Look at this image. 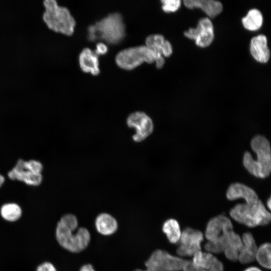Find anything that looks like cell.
<instances>
[{
  "instance_id": "1",
  "label": "cell",
  "mask_w": 271,
  "mask_h": 271,
  "mask_svg": "<svg viewBox=\"0 0 271 271\" xmlns=\"http://www.w3.org/2000/svg\"><path fill=\"white\" fill-rule=\"evenodd\" d=\"M78 222L75 215L67 213L57 221L54 232L56 242L62 248L72 253L85 249L90 241V234L84 227L77 229Z\"/></svg>"
},
{
  "instance_id": "2",
  "label": "cell",
  "mask_w": 271,
  "mask_h": 271,
  "mask_svg": "<svg viewBox=\"0 0 271 271\" xmlns=\"http://www.w3.org/2000/svg\"><path fill=\"white\" fill-rule=\"evenodd\" d=\"M251 147L256 153L254 160L248 152H245L243 159L244 167L254 176L264 178L269 176L271 171V152L268 141L263 136L257 135L251 140Z\"/></svg>"
},
{
  "instance_id": "3",
  "label": "cell",
  "mask_w": 271,
  "mask_h": 271,
  "mask_svg": "<svg viewBox=\"0 0 271 271\" xmlns=\"http://www.w3.org/2000/svg\"><path fill=\"white\" fill-rule=\"evenodd\" d=\"M125 35V27L122 16L113 13L100 20L88 29L90 41L101 39L110 44H116Z\"/></svg>"
},
{
  "instance_id": "4",
  "label": "cell",
  "mask_w": 271,
  "mask_h": 271,
  "mask_svg": "<svg viewBox=\"0 0 271 271\" xmlns=\"http://www.w3.org/2000/svg\"><path fill=\"white\" fill-rule=\"evenodd\" d=\"M43 6V20L50 30L66 36L74 33L76 22L68 8L60 6L55 0H45Z\"/></svg>"
},
{
  "instance_id": "5",
  "label": "cell",
  "mask_w": 271,
  "mask_h": 271,
  "mask_svg": "<svg viewBox=\"0 0 271 271\" xmlns=\"http://www.w3.org/2000/svg\"><path fill=\"white\" fill-rule=\"evenodd\" d=\"M115 63L121 69L130 70L144 62H155L157 68H162L165 64L163 56L156 54L145 45L130 47L119 51L115 58Z\"/></svg>"
},
{
  "instance_id": "6",
  "label": "cell",
  "mask_w": 271,
  "mask_h": 271,
  "mask_svg": "<svg viewBox=\"0 0 271 271\" xmlns=\"http://www.w3.org/2000/svg\"><path fill=\"white\" fill-rule=\"evenodd\" d=\"M229 214L235 221L249 227L267 225L271 219L269 212L259 199L251 206L237 204L230 210Z\"/></svg>"
},
{
  "instance_id": "7",
  "label": "cell",
  "mask_w": 271,
  "mask_h": 271,
  "mask_svg": "<svg viewBox=\"0 0 271 271\" xmlns=\"http://www.w3.org/2000/svg\"><path fill=\"white\" fill-rule=\"evenodd\" d=\"M186 261L181 257L158 249L145 261V269H137L134 271H180L182 270Z\"/></svg>"
},
{
  "instance_id": "8",
  "label": "cell",
  "mask_w": 271,
  "mask_h": 271,
  "mask_svg": "<svg viewBox=\"0 0 271 271\" xmlns=\"http://www.w3.org/2000/svg\"><path fill=\"white\" fill-rule=\"evenodd\" d=\"M203 238L201 231L190 227L185 228L181 232L177 253L180 256H192L195 253L201 250V243Z\"/></svg>"
},
{
  "instance_id": "9",
  "label": "cell",
  "mask_w": 271,
  "mask_h": 271,
  "mask_svg": "<svg viewBox=\"0 0 271 271\" xmlns=\"http://www.w3.org/2000/svg\"><path fill=\"white\" fill-rule=\"evenodd\" d=\"M184 36L193 40L198 47L205 48L209 46L214 38L213 24L208 18L200 19L196 28H190L184 33Z\"/></svg>"
},
{
  "instance_id": "10",
  "label": "cell",
  "mask_w": 271,
  "mask_h": 271,
  "mask_svg": "<svg viewBox=\"0 0 271 271\" xmlns=\"http://www.w3.org/2000/svg\"><path fill=\"white\" fill-rule=\"evenodd\" d=\"M126 123L129 127L136 129V133L132 136V139L136 142L145 140L152 133L154 129L152 119L142 111H136L130 114L127 118Z\"/></svg>"
},
{
  "instance_id": "11",
  "label": "cell",
  "mask_w": 271,
  "mask_h": 271,
  "mask_svg": "<svg viewBox=\"0 0 271 271\" xmlns=\"http://www.w3.org/2000/svg\"><path fill=\"white\" fill-rule=\"evenodd\" d=\"M8 178L13 181H18L30 186H38L43 180L42 174L36 173L25 165L24 160L19 159L14 167L8 173Z\"/></svg>"
},
{
  "instance_id": "12",
  "label": "cell",
  "mask_w": 271,
  "mask_h": 271,
  "mask_svg": "<svg viewBox=\"0 0 271 271\" xmlns=\"http://www.w3.org/2000/svg\"><path fill=\"white\" fill-rule=\"evenodd\" d=\"M231 230H233V225L230 219L224 215H219L208 221L205 231V236L208 241H213Z\"/></svg>"
},
{
  "instance_id": "13",
  "label": "cell",
  "mask_w": 271,
  "mask_h": 271,
  "mask_svg": "<svg viewBox=\"0 0 271 271\" xmlns=\"http://www.w3.org/2000/svg\"><path fill=\"white\" fill-rule=\"evenodd\" d=\"M226 197L231 201L243 198L245 203L250 206L259 200L257 194L252 188L240 183H234L230 185L226 192Z\"/></svg>"
},
{
  "instance_id": "14",
  "label": "cell",
  "mask_w": 271,
  "mask_h": 271,
  "mask_svg": "<svg viewBox=\"0 0 271 271\" xmlns=\"http://www.w3.org/2000/svg\"><path fill=\"white\" fill-rule=\"evenodd\" d=\"M250 51L256 61L261 63L267 62L270 58V53L267 46L266 36L259 35L252 38L250 41Z\"/></svg>"
},
{
  "instance_id": "15",
  "label": "cell",
  "mask_w": 271,
  "mask_h": 271,
  "mask_svg": "<svg viewBox=\"0 0 271 271\" xmlns=\"http://www.w3.org/2000/svg\"><path fill=\"white\" fill-rule=\"evenodd\" d=\"M184 6L188 9H200L208 16L214 18L220 14L223 10L222 4L214 0H184Z\"/></svg>"
},
{
  "instance_id": "16",
  "label": "cell",
  "mask_w": 271,
  "mask_h": 271,
  "mask_svg": "<svg viewBox=\"0 0 271 271\" xmlns=\"http://www.w3.org/2000/svg\"><path fill=\"white\" fill-rule=\"evenodd\" d=\"M78 62L83 72L94 76L100 73L98 56L90 48H85L81 51L79 55Z\"/></svg>"
},
{
  "instance_id": "17",
  "label": "cell",
  "mask_w": 271,
  "mask_h": 271,
  "mask_svg": "<svg viewBox=\"0 0 271 271\" xmlns=\"http://www.w3.org/2000/svg\"><path fill=\"white\" fill-rule=\"evenodd\" d=\"M145 45L159 56L168 57L171 55L173 49L171 44L161 34H152L145 40Z\"/></svg>"
},
{
  "instance_id": "18",
  "label": "cell",
  "mask_w": 271,
  "mask_h": 271,
  "mask_svg": "<svg viewBox=\"0 0 271 271\" xmlns=\"http://www.w3.org/2000/svg\"><path fill=\"white\" fill-rule=\"evenodd\" d=\"M241 239L243 246L239 252L238 260L243 264L252 262L255 259L257 249L254 237L250 232H246L243 233Z\"/></svg>"
},
{
  "instance_id": "19",
  "label": "cell",
  "mask_w": 271,
  "mask_h": 271,
  "mask_svg": "<svg viewBox=\"0 0 271 271\" xmlns=\"http://www.w3.org/2000/svg\"><path fill=\"white\" fill-rule=\"evenodd\" d=\"M95 225L97 231L103 235L113 234L118 228L116 220L106 213H100L96 217Z\"/></svg>"
},
{
  "instance_id": "20",
  "label": "cell",
  "mask_w": 271,
  "mask_h": 271,
  "mask_svg": "<svg viewBox=\"0 0 271 271\" xmlns=\"http://www.w3.org/2000/svg\"><path fill=\"white\" fill-rule=\"evenodd\" d=\"M23 211L21 206L15 202H7L0 207V216L4 221L14 223L22 217Z\"/></svg>"
},
{
  "instance_id": "21",
  "label": "cell",
  "mask_w": 271,
  "mask_h": 271,
  "mask_svg": "<svg viewBox=\"0 0 271 271\" xmlns=\"http://www.w3.org/2000/svg\"><path fill=\"white\" fill-rule=\"evenodd\" d=\"M162 230L170 243L176 244L179 242L182 232L177 220L170 218L166 220L163 224Z\"/></svg>"
},
{
  "instance_id": "22",
  "label": "cell",
  "mask_w": 271,
  "mask_h": 271,
  "mask_svg": "<svg viewBox=\"0 0 271 271\" xmlns=\"http://www.w3.org/2000/svg\"><path fill=\"white\" fill-rule=\"evenodd\" d=\"M242 23L246 29L251 31H256L262 26V15L258 10L252 9L242 18Z\"/></svg>"
},
{
  "instance_id": "23",
  "label": "cell",
  "mask_w": 271,
  "mask_h": 271,
  "mask_svg": "<svg viewBox=\"0 0 271 271\" xmlns=\"http://www.w3.org/2000/svg\"><path fill=\"white\" fill-rule=\"evenodd\" d=\"M270 244L265 242L257 247L255 259L257 262L263 267L269 269L270 268Z\"/></svg>"
},
{
  "instance_id": "24",
  "label": "cell",
  "mask_w": 271,
  "mask_h": 271,
  "mask_svg": "<svg viewBox=\"0 0 271 271\" xmlns=\"http://www.w3.org/2000/svg\"><path fill=\"white\" fill-rule=\"evenodd\" d=\"M192 256L193 263L198 268L205 269L211 266L215 257L210 252L201 250L198 251Z\"/></svg>"
},
{
  "instance_id": "25",
  "label": "cell",
  "mask_w": 271,
  "mask_h": 271,
  "mask_svg": "<svg viewBox=\"0 0 271 271\" xmlns=\"http://www.w3.org/2000/svg\"><path fill=\"white\" fill-rule=\"evenodd\" d=\"M229 231L225 233L214 241H208L204 245V248L207 252L212 254L220 253L223 252L225 248L228 245L227 234Z\"/></svg>"
},
{
  "instance_id": "26",
  "label": "cell",
  "mask_w": 271,
  "mask_h": 271,
  "mask_svg": "<svg viewBox=\"0 0 271 271\" xmlns=\"http://www.w3.org/2000/svg\"><path fill=\"white\" fill-rule=\"evenodd\" d=\"M162 9L166 13H172L177 11L180 7V0H163L161 1Z\"/></svg>"
},
{
  "instance_id": "27",
  "label": "cell",
  "mask_w": 271,
  "mask_h": 271,
  "mask_svg": "<svg viewBox=\"0 0 271 271\" xmlns=\"http://www.w3.org/2000/svg\"><path fill=\"white\" fill-rule=\"evenodd\" d=\"M25 166L32 172L42 174L43 166L41 162L36 160H24Z\"/></svg>"
},
{
  "instance_id": "28",
  "label": "cell",
  "mask_w": 271,
  "mask_h": 271,
  "mask_svg": "<svg viewBox=\"0 0 271 271\" xmlns=\"http://www.w3.org/2000/svg\"><path fill=\"white\" fill-rule=\"evenodd\" d=\"M223 252L226 257L229 260L233 261L238 260L239 251L237 249L228 246L225 248Z\"/></svg>"
},
{
  "instance_id": "29",
  "label": "cell",
  "mask_w": 271,
  "mask_h": 271,
  "mask_svg": "<svg viewBox=\"0 0 271 271\" xmlns=\"http://www.w3.org/2000/svg\"><path fill=\"white\" fill-rule=\"evenodd\" d=\"M197 268L198 271H223L224 269L223 263L216 257H215L212 265L208 269Z\"/></svg>"
},
{
  "instance_id": "30",
  "label": "cell",
  "mask_w": 271,
  "mask_h": 271,
  "mask_svg": "<svg viewBox=\"0 0 271 271\" xmlns=\"http://www.w3.org/2000/svg\"><path fill=\"white\" fill-rule=\"evenodd\" d=\"M35 271H58L55 265L50 261H45L40 263Z\"/></svg>"
},
{
  "instance_id": "31",
  "label": "cell",
  "mask_w": 271,
  "mask_h": 271,
  "mask_svg": "<svg viewBox=\"0 0 271 271\" xmlns=\"http://www.w3.org/2000/svg\"><path fill=\"white\" fill-rule=\"evenodd\" d=\"M107 51V45L103 42H99L96 44L95 50L94 51L97 56H99L106 54Z\"/></svg>"
},
{
  "instance_id": "32",
  "label": "cell",
  "mask_w": 271,
  "mask_h": 271,
  "mask_svg": "<svg viewBox=\"0 0 271 271\" xmlns=\"http://www.w3.org/2000/svg\"><path fill=\"white\" fill-rule=\"evenodd\" d=\"M182 270L183 271H198V268L193 263L191 260H186Z\"/></svg>"
},
{
  "instance_id": "33",
  "label": "cell",
  "mask_w": 271,
  "mask_h": 271,
  "mask_svg": "<svg viewBox=\"0 0 271 271\" xmlns=\"http://www.w3.org/2000/svg\"><path fill=\"white\" fill-rule=\"evenodd\" d=\"M79 271H95L92 265L90 264H87L83 265Z\"/></svg>"
},
{
  "instance_id": "34",
  "label": "cell",
  "mask_w": 271,
  "mask_h": 271,
  "mask_svg": "<svg viewBox=\"0 0 271 271\" xmlns=\"http://www.w3.org/2000/svg\"><path fill=\"white\" fill-rule=\"evenodd\" d=\"M244 271H261V270L256 266H250L246 268Z\"/></svg>"
},
{
  "instance_id": "35",
  "label": "cell",
  "mask_w": 271,
  "mask_h": 271,
  "mask_svg": "<svg viewBox=\"0 0 271 271\" xmlns=\"http://www.w3.org/2000/svg\"><path fill=\"white\" fill-rule=\"evenodd\" d=\"M5 177L3 175L0 174V188L5 183Z\"/></svg>"
},
{
  "instance_id": "36",
  "label": "cell",
  "mask_w": 271,
  "mask_h": 271,
  "mask_svg": "<svg viewBox=\"0 0 271 271\" xmlns=\"http://www.w3.org/2000/svg\"><path fill=\"white\" fill-rule=\"evenodd\" d=\"M270 203H271V200H270V198H269L267 201V205L269 209H270V205H271Z\"/></svg>"
}]
</instances>
